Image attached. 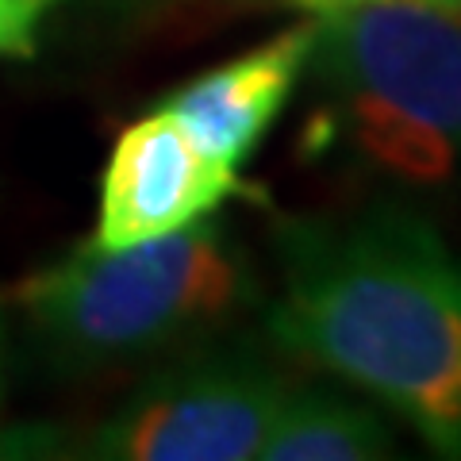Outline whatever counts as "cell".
Wrapping results in <instances>:
<instances>
[{"mask_svg":"<svg viewBox=\"0 0 461 461\" xmlns=\"http://www.w3.org/2000/svg\"><path fill=\"white\" fill-rule=\"evenodd\" d=\"M258 300L235 230L200 220L135 247L89 239L16 285L27 327L62 369H112L196 342Z\"/></svg>","mask_w":461,"mask_h":461,"instance_id":"cell-3","label":"cell"},{"mask_svg":"<svg viewBox=\"0 0 461 461\" xmlns=\"http://www.w3.org/2000/svg\"><path fill=\"white\" fill-rule=\"evenodd\" d=\"M69 0H0V58L32 62L42 42V27Z\"/></svg>","mask_w":461,"mask_h":461,"instance_id":"cell-8","label":"cell"},{"mask_svg":"<svg viewBox=\"0 0 461 461\" xmlns=\"http://www.w3.org/2000/svg\"><path fill=\"white\" fill-rule=\"evenodd\" d=\"M250 196L242 169L208 158L162 104L123 127L100 173V204L89 242L100 250L173 235L227 204Z\"/></svg>","mask_w":461,"mask_h":461,"instance_id":"cell-5","label":"cell"},{"mask_svg":"<svg viewBox=\"0 0 461 461\" xmlns=\"http://www.w3.org/2000/svg\"><path fill=\"white\" fill-rule=\"evenodd\" d=\"M277 262L269 339L461 461V258L435 223L400 204L285 220Z\"/></svg>","mask_w":461,"mask_h":461,"instance_id":"cell-1","label":"cell"},{"mask_svg":"<svg viewBox=\"0 0 461 461\" xmlns=\"http://www.w3.org/2000/svg\"><path fill=\"white\" fill-rule=\"evenodd\" d=\"M285 5H293L300 12H308V16L323 20V16H339V12H354V8H366V5H377V0H285ZM446 5V0H438Z\"/></svg>","mask_w":461,"mask_h":461,"instance_id":"cell-9","label":"cell"},{"mask_svg":"<svg viewBox=\"0 0 461 461\" xmlns=\"http://www.w3.org/2000/svg\"><path fill=\"white\" fill-rule=\"evenodd\" d=\"M308 142L408 189L461 177V8L377 5L315 20Z\"/></svg>","mask_w":461,"mask_h":461,"instance_id":"cell-2","label":"cell"},{"mask_svg":"<svg viewBox=\"0 0 461 461\" xmlns=\"http://www.w3.org/2000/svg\"><path fill=\"white\" fill-rule=\"evenodd\" d=\"M393 427L377 408L293 384L262 438L258 461H377L393 457Z\"/></svg>","mask_w":461,"mask_h":461,"instance_id":"cell-7","label":"cell"},{"mask_svg":"<svg viewBox=\"0 0 461 461\" xmlns=\"http://www.w3.org/2000/svg\"><path fill=\"white\" fill-rule=\"evenodd\" d=\"M293 381L250 346L200 350L135 388L66 454L93 461H258Z\"/></svg>","mask_w":461,"mask_h":461,"instance_id":"cell-4","label":"cell"},{"mask_svg":"<svg viewBox=\"0 0 461 461\" xmlns=\"http://www.w3.org/2000/svg\"><path fill=\"white\" fill-rule=\"evenodd\" d=\"M312 42L315 20L288 27V32L258 42L254 50L173 89L162 100V108L173 112V120L208 158L242 169V162L277 123L288 96L296 93L308 69Z\"/></svg>","mask_w":461,"mask_h":461,"instance_id":"cell-6","label":"cell"},{"mask_svg":"<svg viewBox=\"0 0 461 461\" xmlns=\"http://www.w3.org/2000/svg\"><path fill=\"white\" fill-rule=\"evenodd\" d=\"M446 5H454V8H461V0H446Z\"/></svg>","mask_w":461,"mask_h":461,"instance_id":"cell-10","label":"cell"}]
</instances>
